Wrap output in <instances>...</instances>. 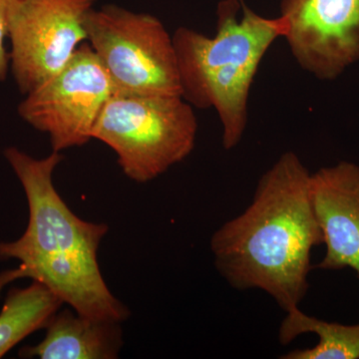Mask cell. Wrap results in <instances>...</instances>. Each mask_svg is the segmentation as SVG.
I'll return each instance as SVG.
<instances>
[{
    "label": "cell",
    "instance_id": "1",
    "mask_svg": "<svg viewBox=\"0 0 359 359\" xmlns=\"http://www.w3.org/2000/svg\"><path fill=\"white\" fill-rule=\"evenodd\" d=\"M311 172L294 152L259 179L249 207L215 231V266L240 290L266 292L287 313L309 290L311 250L323 244L309 195Z\"/></svg>",
    "mask_w": 359,
    "mask_h": 359
},
{
    "label": "cell",
    "instance_id": "7",
    "mask_svg": "<svg viewBox=\"0 0 359 359\" xmlns=\"http://www.w3.org/2000/svg\"><path fill=\"white\" fill-rule=\"evenodd\" d=\"M96 0H20L9 23L11 69L21 93L54 76L88 40L85 22Z\"/></svg>",
    "mask_w": 359,
    "mask_h": 359
},
{
    "label": "cell",
    "instance_id": "2",
    "mask_svg": "<svg viewBox=\"0 0 359 359\" xmlns=\"http://www.w3.org/2000/svg\"><path fill=\"white\" fill-rule=\"evenodd\" d=\"M4 157L25 190L29 218L20 238L0 243V261L20 263L18 269L0 273V292L14 280L32 278L82 316L126 320L128 309L108 289L98 264L99 247L109 228L79 218L54 186V171L63 160L61 153L53 151L36 159L8 147Z\"/></svg>",
    "mask_w": 359,
    "mask_h": 359
},
{
    "label": "cell",
    "instance_id": "5",
    "mask_svg": "<svg viewBox=\"0 0 359 359\" xmlns=\"http://www.w3.org/2000/svg\"><path fill=\"white\" fill-rule=\"evenodd\" d=\"M85 28L115 94L182 96L173 37L157 18L108 4L91 9Z\"/></svg>",
    "mask_w": 359,
    "mask_h": 359
},
{
    "label": "cell",
    "instance_id": "11",
    "mask_svg": "<svg viewBox=\"0 0 359 359\" xmlns=\"http://www.w3.org/2000/svg\"><path fill=\"white\" fill-rule=\"evenodd\" d=\"M280 323L278 340L283 346L299 335H318V344L304 349H294L280 356L282 359H358L359 323L341 325L318 320L302 313L299 308L287 311Z\"/></svg>",
    "mask_w": 359,
    "mask_h": 359
},
{
    "label": "cell",
    "instance_id": "4",
    "mask_svg": "<svg viewBox=\"0 0 359 359\" xmlns=\"http://www.w3.org/2000/svg\"><path fill=\"white\" fill-rule=\"evenodd\" d=\"M198 121L193 106L180 95H125L108 99L93 139L114 151L123 173L147 183L193 152Z\"/></svg>",
    "mask_w": 359,
    "mask_h": 359
},
{
    "label": "cell",
    "instance_id": "13",
    "mask_svg": "<svg viewBox=\"0 0 359 359\" xmlns=\"http://www.w3.org/2000/svg\"><path fill=\"white\" fill-rule=\"evenodd\" d=\"M20 0H0V82L4 81L11 68V57L6 47L11 13Z\"/></svg>",
    "mask_w": 359,
    "mask_h": 359
},
{
    "label": "cell",
    "instance_id": "8",
    "mask_svg": "<svg viewBox=\"0 0 359 359\" xmlns=\"http://www.w3.org/2000/svg\"><path fill=\"white\" fill-rule=\"evenodd\" d=\"M283 39L302 69L332 81L359 61V0H282Z\"/></svg>",
    "mask_w": 359,
    "mask_h": 359
},
{
    "label": "cell",
    "instance_id": "6",
    "mask_svg": "<svg viewBox=\"0 0 359 359\" xmlns=\"http://www.w3.org/2000/svg\"><path fill=\"white\" fill-rule=\"evenodd\" d=\"M113 94L110 78L91 45L82 44L62 69L26 94L18 114L48 134L54 152L61 153L93 139L97 120Z\"/></svg>",
    "mask_w": 359,
    "mask_h": 359
},
{
    "label": "cell",
    "instance_id": "12",
    "mask_svg": "<svg viewBox=\"0 0 359 359\" xmlns=\"http://www.w3.org/2000/svg\"><path fill=\"white\" fill-rule=\"evenodd\" d=\"M62 304L40 283L11 290L0 311V358L28 335L45 330Z\"/></svg>",
    "mask_w": 359,
    "mask_h": 359
},
{
    "label": "cell",
    "instance_id": "9",
    "mask_svg": "<svg viewBox=\"0 0 359 359\" xmlns=\"http://www.w3.org/2000/svg\"><path fill=\"white\" fill-rule=\"evenodd\" d=\"M309 195L325 255L318 268L359 278V165L341 161L311 174Z\"/></svg>",
    "mask_w": 359,
    "mask_h": 359
},
{
    "label": "cell",
    "instance_id": "3",
    "mask_svg": "<svg viewBox=\"0 0 359 359\" xmlns=\"http://www.w3.org/2000/svg\"><path fill=\"white\" fill-rule=\"evenodd\" d=\"M238 0H222L212 37L188 27L174 33L182 97L201 109L217 111L224 150L242 141L249 122L250 87L276 39L285 33L280 16L264 18Z\"/></svg>",
    "mask_w": 359,
    "mask_h": 359
},
{
    "label": "cell",
    "instance_id": "10",
    "mask_svg": "<svg viewBox=\"0 0 359 359\" xmlns=\"http://www.w3.org/2000/svg\"><path fill=\"white\" fill-rule=\"evenodd\" d=\"M121 323L95 320L66 309L48 323L40 344L21 349L22 358L115 359L123 346Z\"/></svg>",
    "mask_w": 359,
    "mask_h": 359
}]
</instances>
